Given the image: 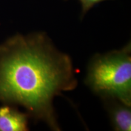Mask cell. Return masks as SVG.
<instances>
[{
	"instance_id": "cell-5",
	"label": "cell",
	"mask_w": 131,
	"mask_h": 131,
	"mask_svg": "<svg viewBox=\"0 0 131 131\" xmlns=\"http://www.w3.org/2000/svg\"><path fill=\"white\" fill-rule=\"evenodd\" d=\"M104 1L107 0H79L82 7L81 17H83L84 15L95 5Z\"/></svg>"
},
{
	"instance_id": "cell-2",
	"label": "cell",
	"mask_w": 131,
	"mask_h": 131,
	"mask_svg": "<svg viewBox=\"0 0 131 131\" xmlns=\"http://www.w3.org/2000/svg\"><path fill=\"white\" fill-rule=\"evenodd\" d=\"M85 84L103 100L115 99L131 105V43L92 57Z\"/></svg>"
},
{
	"instance_id": "cell-4",
	"label": "cell",
	"mask_w": 131,
	"mask_h": 131,
	"mask_svg": "<svg viewBox=\"0 0 131 131\" xmlns=\"http://www.w3.org/2000/svg\"><path fill=\"white\" fill-rule=\"evenodd\" d=\"M27 113L19 111L10 106L0 107V131H26L29 130Z\"/></svg>"
},
{
	"instance_id": "cell-1",
	"label": "cell",
	"mask_w": 131,
	"mask_h": 131,
	"mask_svg": "<svg viewBox=\"0 0 131 131\" xmlns=\"http://www.w3.org/2000/svg\"><path fill=\"white\" fill-rule=\"evenodd\" d=\"M77 86L71 58L45 32L16 34L0 45V101L23 106L52 130H61L54 98Z\"/></svg>"
},
{
	"instance_id": "cell-3",
	"label": "cell",
	"mask_w": 131,
	"mask_h": 131,
	"mask_svg": "<svg viewBox=\"0 0 131 131\" xmlns=\"http://www.w3.org/2000/svg\"><path fill=\"white\" fill-rule=\"evenodd\" d=\"M115 130L130 131L131 105L115 99L103 100Z\"/></svg>"
}]
</instances>
